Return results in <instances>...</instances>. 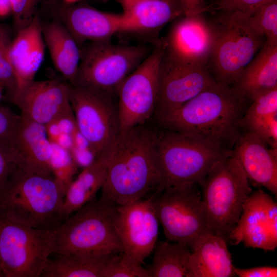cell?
<instances>
[{"mask_svg": "<svg viewBox=\"0 0 277 277\" xmlns=\"http://www.w3.org/2000/svg\"><path fill=\"white\" fill-rule=\"evenodd\" d=\"M52 231L0 215V268L4 277H39L53 253Z\"/></svg>", "mask_w": 277, "mask_h": 277, "instance_id": "obj_9", "label": "cell"}, {"mask_svg": "<svg viewBox=\"0 0 277 277\" xmlns=\"http://www.w3.org/2000/svg\"><path fill=\"white\" fill-rule=\"evenodd\" d=\"M199 186L209 231L228 242L252 192L249 181L231 154L217 161Z\"/></svg>", "mask_w": 277, "mask_h": 277, "instance_id": "obj_7", "label": "cell"}, {"mask_svg": "<svg viewBox=\"0 0 277 277\" xmlns=\"http://www.w3.org/2000/svg\"><path fill=\"white\" fill-rule=\"evenodd\" d=\"M38 0H10L11 12L16 30L28 26L36 16L35 10Z\"/></svg>", "mask_w": 277, "mask_h": 277, "instance_id": "obj_34", "label": "cell"}, {"mask_svg": "<svg viewBox=\"0 0 277 277\" xmlns=\"http://www.w3.org/2000/svg\"><path fill=\"white\" fill-rule=\"evenodd\" d=\"M21 116L9 145L15 165L26 173L53 175L50 166L52 146L45 126Z\"/></svg>", "mask_w": 277, "mask_h": 277, "instance_id": "obj_19", "label": "cell"}, {"mask_svg": "<svg viewBox=\"0 0 277 277\" xmlns=\"http://www.w3.org/2000/svg\"><path fill=\"white\" fill-rule=\"evenodd\" d=\"M189 277L235 276L231 256L223 238L207 231L190 247Z\"/></svg>", "mask_w": 277, "mask_h": 277, "instance_id": "obj_22", "label": "cell"}, {"mask_svg": "<svg viewBox=\"0 0 277 277\" xmlns=\"http://www.w3.org/2000/svg\"><path fill=\"white\" fill-rule=\"evenodd\" d=\"M45 46L55 69L70 85L75 83L80 62V47L66 27L54 19L42 24Z\"/></svg>", "mask_w": 277, "mask_h": 277, "instance_id": "obj_24", "label": "cell"}, {"mask_svg": "<svg viewBox=\"0 0 277 277\" xmlns=\"http://www.w3.org/2000/svg\"><path fill=\"white\" fill-rule=\"evenodd\" d=\"M11 101L22 116L44 126L72 109L69 84L56 80H33L17 90Z\"/></svg>", "mask_w": 277, "mask_h": 277, "instance_id": "obj_17", "label": "cell"}, {"mask_svg": "<svg viewBox=\"0 0 277 277\" xmlns=\"http://www.w3.org/2000/svg\"><path fill=\"white\" fill-rule=\"evenodd\" d=\"M215 82L207 66L174 60L164 51L159 69V93L154 115L172 111Z\"/></svg>", "mask_w": 277, "mask_h": 277, "instance_id": "obj_14", "label": "cell"}, {"mask_svg": "<svg viewBox=\"0 0 277 277\" xmlns=\"http://www.w3.org/2000/svg\"><path fill=\"white\" fill-rule=\"evenodd\" d=\"M250 103L232 87L215 82L178 108L155 118L163 128L232 150L243 132L241 120Z\"/></svg>", "mask_w": 277, "mask_h": 277, "instance_id": "obj_1", "label": "cell"}, {"mask_svg": "<svg viewBox=\"0 0 277 277\" xmlns=\"http://www.w3.org/2000/svg\"><path fill=\"white\" fill-rule=\"evenodd\" d=\"M164 51L163 40L119 87L116 96L121 132L145 125L154 114L158 97L159 69Z\"/></svg>", "mask_w": 277, "mask_h": 277, "instance_id": "obj_12", "label": "cell"}, {"mask_svg": "<svg viewBox=\"0 0 277 277\" xmlns=\"http://www.w3.org/2000/svg\"><path fill=\"white\" fill-rule=\"evenodd\" d=\"M52 146L50 166L53 175L62 185L66 190L73 180L77 167L70 152L55 143Z\"/></svg>", "mask_w": 277, "mask_h": 277, "instance_id": "obj_31", "label": "cell"}, {"mask_svg": "<svg viewBox=\"0 0 277 277\" xmlns=\"http://www.w3.org/2000/svg\"><path fill=\"white\" fill-rule=\"evenodd\" d=\"M151 51L142 45H117L109 41L85 43L80 47V62L74 85L116 95L122 82Z\"/></svg>", "mask_w": 277, "mask_h": 277, "instance_id": "obj_8", "label": "cell"}, {"mask_svg": "<svg viewBox=\"0 0 277 277\" xmlns=\"http://www.w3.org/2000/svg\"><path fill=\"white\" fill-rule=\"evenodd\" d=\"M12 40L8 28L0 24V87L8 93L10 99L17 88L16 81L10 57Z\"/></svg>", "mask_w": 277, "mask_h": 277, "instance_id": "obj_32", "label": "cell"}, {"mask_svg": "<svg viewBox=\"0 0 277 277\" xmlns=\"http://www.w3.org/2000/svg\"><path fill=\"white\" fill-rule=\"evenodd\" d=\"M275 113H277V88L251 102L241 120L242 131H249L259 122Z\"/></svg>", "mask_w": 277, "mask_h": 277, "instance_id": "obj_29", "label": "cell"}, {"mask_svg": "<svg viewBox=\"0 0 277 277\" xmlns=\"http://www.w3.org/2000/svg\"><path fill=\"white\" fill-rule=\"evenodd\" d=\"M45 49L42 23L36 16L17 32L11 42L10 57L16 81V91L34 80L43 62Z\"/></svg>", "mask_w": 277, "mask_h": 277, "instance_id": "obj_21", "label": "cell"}, {"mask_svg": "<svg viewBox=\"0 0 277 277\" xmlns=\"http://www.w3.org/2000/svg\"><path fill=\"white\" fill-rule=\"evenodd\" d=\"M268 146L255 134L243 132L232 154L249 181L276 196L277 149Z\"/></svg>", "mask_w": 277, "mask_h": 277, "instance_id": "obj_20", "label": "cell"}, {"mask_svg": "<svg viewBox=\"0 0 277 277\" xmlns=\"http://www.w3.org/2000/svg\"><path fill=\"white\" fill-rule=\"evenodd\" d=\"M232 87L250 102L277 88V44L265 42Z\"/></svg>", "mask_w": 277, "mask_h": 277, "instance_id": "obj_23", "label": "cell"}, {"mask_svg": "<svg viewBox=\"0 0 277 277\" xmlns=\"http://www.w3.org/2000/svg\"><path fill=\"white\" fill-rule=\"evenodd\" d=\"M114 95L91 87L69 84V100L80 132L97 159L107 152L121 132Z\"/></svg>", "mask_w": 277, "mask_h": 277, "instance_id": "obj_11", "label": "cell"}, {"mask_svg": "<svg viewBox=\"0 0 277 277\" xmlns=\"http://www.w3.org/2000/svg\"><path fill=\"white\" fill-rule=\"evenodd\" d=\"M54 254L45 267L42 277H103L107 263L113 255L86 256Z\"/></svg>", "mask_w": 277, "mask_h": 277, "instance_id": "obj_27", "label": "cell"}, {"mask_svg": "<svg viewBox=\"0 0 277 277\" xmlns=\"http://www.w3.org/2000/svg\"><path fill=\"white\" fill-rule=\"evenodd\" d=\"M115 226L122 254L130 261L142 265L155 248L159 222L153 203V195L116 206Z\"/></svg>", "mask_w": 277, "mask_h": 277, "instance_id": "obj_13", "label": "cell"}, {"mask_svg": "<svg viewBox=\"0 0 277 277\" xmlns=\"http://www.w3.org/2000/svg\"><path fill=\"white\" fill-rule=\"evenodd\" d=\"M54 16L66 27L80 47L87 43L108 41L117 33L135 32L123 13L105 12L88 6L58 8Z\"/></svg>", "mask_w": 277, "mask_h": 277, "instance_id": "obj_16", "label": "cell"}, {"mask_svg": "<svg viewBox=\"0 0 277 277\" xmlns=\"http://www.w3.org/2000/svg\"><path fill=\"white\" fill-rule=\"evenodd\" d=\"M191 250L186 245L169 241L161 242L147 267L150 277H189Z\"/></svg>", "mask_w": 277, "mask_h": 277, "instance_id": "obj_28", "label": "cell"}, {"mask_svg": "<svg viewBox=\"0 0 277 277\" xmlns=\"http://www.w3.org/2000/svg\"><path fill=\"white\" fill-rule=\"evenodd\" d=\"M184 12V15L190 16L209 11L210 7L205 0H179Z\"/></svg>", "mask_w": 277, "mask_h": 277, "instance_id": "obj_39", "label": "cell"}, {"mask_svg": "<svg viewBox=\"0 0 277 277\" xmlns=\"http://www.w3.org/2000/svg\"><path fill=\"white\" fill-rule=\"evenodd\" d=\"M135 32L155 31L184 15L179 0H117Z\"/></svg>", "mask_w": 277, "mask_h": 277, "instance_id": "obj_25", "label": "cell"}, {"mask_svg": "<svg viewBox=\"0 0 277 277\" xmlns=\"http://www.w3.org/2000/svg\"><path fill=\"white\" fill-rule=\"evenodd\" d=\"M228 242L273 251L277 246V204L262 189L251 192Z\"/></svg>", "mask_w": 277, "mask_h": 277, "instance_id": "obj_15", "label": "cell"}, {"mask_svg": "<svg viewBox=\"0 0 277 277\" xmlns=\"http://www.w3.org/2000/svg\"><path fill=\"white\" fill-rule=\"evenodd\" d=\"M155 132L145 125L121 131L105 152L106 176L101 197L117 206L143 199L157 188Z\"/></svg>", "mask_w": 277, "mask_h": 277, "instance_id": "obj_2", "label": "cell"}, {"mask_svg": "<svg viewBox=\"0 0 277 277\" xmlns=\"http://www.w3.org/2000/svg\"><path fill=\"white\" fill-rule=\"evenodd\" d=\"M235 275L240 277H276L277 267L273 266H259L249 268H239L234 266Z\"/></svg>", "mask_w": 277, "mask_h": 277, "instance_id": "obj_38", "label": "cell"}, {"mask_svg": "<svg viewBox=\"0 0 277 277\" xmlns=\"http://www.w3.org/2000/svg\"><path fill=\"white\" fill-rule=\"evenodd\" d=\"M17 168L9 145L0 144V190L7 184Z\"/></svg>", "mask_w": 277, "mask_h": 277, "instance_id": "obj_37", "label": "cell"}, {"mask_svg": "<svg viewBox=\"0 0 277 277\" xmlns=\"http://www.w3.org/2000/svg\"><path fill=\"white\" fill-rule=\"evenodd\" d=\"M0 277H4V275H3V272L2 271L1 268H0Z\"/></svg>", "mask_w": 277, "mask_h": 277, "instance_id": "obj_43", "label": "cell"}, {"mask_svg": "<svg viewBox=\"0 0 277 277\" xmlns=\"http://www.w3.org/2000/svg\"><path fill=\"white\" fill-rule=\"evenodd\" d=\"M254 28L265 38V42L277 44V0H270L248 15Z\"/></svg>", "mask_w": 277, "mask_h": 277, "instance_id": "obj_30", "label": "cell"}, {"mask_svg": "<svg viewBox=\"0 0 277 277\" xmlns=\"http://www.w3.org/2000/svg\"><path fill=\"white\" fill-rule=\"evenodd\" d=\"M65 190L53 175L28 173L18 167L0 190V215L22 224L53 231L63 222Z\"/></svg>", "mask_w": 277, "mask_h": 277, "instance_id": "obj_3", "label": "cell"}, {"mask_svg": "<svg viewBox=\"0 0 277 277\" xmlns=\"http://www.w3.org/2000/svg\"><path fill=\"white\" fill-rule=\"evenodd\" d=\"M270 0H216V10L239 12L250 15L256 9Z\"/></svg>", "mask_w": 277, "mask_h": 277, "instance_id": "obj_36", "label": "cell"}, {"mask_svg": "<svg viewBox=\"0 0 277 277\" xmlns=\"http://www.w3.org/2000/svg\"><path fill=\"white\" fill-rule=\"evenodd\" d=\"M196 183L172 186L153 194V203L167 240L187 245L209 231L202 199Z\"/></svg>", "mask_w": 277, "mask_h": 277, "instance_id": "obj_10", "label": "cell"}, {"mask_svg": "<svg viewBox=\"0 0 277 277\" xmlns=\"http://www.w3.org/2000/svg\"><path fill=\"white\" fill-rule=\"evenodd\" d=\"M215 1H216V0H215Z\"/></svg>", "mask_w": 277, "mask_h": 277, "instance_id": "obj_44", "label": "cell"}, {"mask_svg": "<svg viewBox=\"0 0 277 277\" xmlns=\"http://www.w3.org/2000/svg\"><path fill=\"white\" fill-rule=\"evenodd\" d=\"M106 166L104 154L83 169L71 182L66 190L61 210L63 221L95 197L105 183Z\"/></svg>", "mask_w": 277, "mask_h": 277, "instance_id": "obj_26", "label": "cell"}, {"mask_svg": "<svg viewBox=\"0 0 277 277\" xmlns=\"http://www.w3.org/2000/svg\"><path fill=\"white\" fill-rule=\"evenodd\" d=\"M103 277H150L147 268L135 263L122 253L114 254L109 259Z\"/></svg>", "mask_w": 277, "mask_h": 277, "instance_id": "obj_33", "label": "cell"}, {"mask_svg": "<svg viewBox=\"0 0 277 277\" xmlns=\"http://www.w3.org/2000/svg\"><path fill=\"white\" fill-rule=\"evenodd\" d=\"M156 166L160 183L155 193L186 183L199 185L227 150L181 132L163 128L155 132Z\"/></svg>", "mask_w": 277, "mask_h": 277, "instance_id": "obj_6", "label": "cell"}, {"mask_svg": "<svg viewBox=\"0 0 277 277\" xmlns=\"http://www.w3.org/2000/svg\"><path fill=\"white\" fill-rule=\"evenodd\" d=\"M3 91L2 89L0 87V101L3 98Z\"/></svg>", "mask_w": 277, "mask_h": 277, "instance_id": "obj_42", "label": "cell"}, {"mask_svg": "<svg viewBox=\"0 0 277 277\" xmlns=\"http://www.w3.org/2000/svg\"><path fill=\"white\" fill-rule=\"evenodd\" d=\"M10 12V0H0V16H5Z\"/></svg>", "mask_w": 277, "mask_h": 277, "instance_id": "obj_40", "label": "cell"}, {"mask_svg": "<svg viewBox=\"0 0 277 277\" xmlns=\"http://www.w3.org/2000/svg\"><path fill=\"white\" fill-rule=\"evenodd\" d=\"M208 17L212 44L207 68L214 80L232 87L264 44L248 15L217 11Z\"/></svg>", "mask_w": 277, "mask_h": 277, "instance_id": "obj_5", "label": "cell"}, {"mask_svg": "<svg viewBox=\"0 0 277 277\" xmlns=\"http://www.w3.org/2000/svg\"><path fill=\"white\" fill-rule=\"evenodd\" d=\"M115 205L95 197L69 216L52 231L53 254L105 256L122 253Z\"/></svg>", "mask_w": 277, "mask_h": 277, "instance_id": "obj_4", "label": "cell"}, {"mask_svg": "<svg viewBox=\"0 0 277 277\" xmlns=\"http://www.w3.org/2000/svg\"><path fill=\"white\" fill-rule=\"evenodd\" d=\"M21 117V114H16L8 107L0 105L1 144H11Z\"/></svg>", "mask_w": 277, "mask_h": 277, "instance_id": "obj_35", "label": "cell"}, {"mask_svg": "<svg viewBox=\"0 0 277 277\" xmlns=\"http://www.w3.org/2000/svg\"><path fill=\"white\" fill-rule=\"evenodd\" d=\"M165 54L180 61L207 66L212 36L205 13L183 15L173 21L166 39Z\"/></svg>", "mask_w": 277, "mask_h": 277, "instance_id": "obj_18", "label": "cell"}, {"mask_svg": "<svg viewBox=\"0 0 277 277\" xmlns=\"http://www.w3.org/2000/svg\"><path fill=\"white\" fill-rule=\"evenodd\" d=\"M63 1L66 4L71 5L80 0H63Z\"/></svg>", "mask_w": 277, "mask_h": 277, "instance_id": "obj_41", "label": "cell"}]
</instances>
